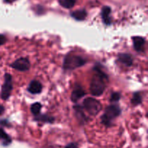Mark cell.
I'll use <instances>...</instances> for the list:
<instances>
[{"label": "cell", "mask_w": 148, "mask_h": 148, "mask_svg": "<svg viewBox=\"0 0 148 148\" xmlns=\"http://www.w3.org/2000/svg\"><path fill=\"white\" fill-rule=\"evenodd\" d=\"M82 107L86 110L88 114L92 116H95L101 111L102 105L98 100L92 97H87L83 100Z\"/></svg>", "instance_id": "obj_4"}, {"label": "cell", "mask_w": 148, "mask_h": 148, "mask_svg": "<svg viewBox=\"0 0 148 148\" xmlns=\"http://www.w3.org/2000/svg\"><path fill=\"white\" fill-rule=\"evenodd\" d=\"M121 110L118 104H113L106 108L103 114L101 116V123L107 127L113 125V120L121 115Z\"/></svg>", "instance_id": "obj_3"}, {"label": "cell", "mask_w": 148, "mask_h": 148, "mask_svg": "<svg viewBox=\"0 0 148 148\" xmlns=\"http://www.w3.org/2000/svg\"><path fill=\"white\" fill-rule=\"evenodd\" d=\"M4 112V107L3 105H1V104H0V115H1Z\"/></svg>", "instance_id": "obj_23"}, {"label": "cell", "mask_w": 148, "mask_h": 148, "mask_svg": "<svg viewBox=\"0 0 148 148\" xmlns=\"http://www.w3.org/2000/svg\"><path fill=\"white\" fill-rule=\"evenodd\" d=\"M42 104H40V102H37L33 103V104L30 107V110H31V113H33L34 115H36L39 114L40 112V110H41Z\"/></svg>", "instance_id": "obj_18"}, {"label": "cell", "mask_w": 148, "mask_h": 148, "mask_svg": "<svg viewBox=\"0 0 148 148\" xmlns=\"http://www.w3.org/2000/svg\"><path fill=\"white\" fill-rule=\"evenodd\" d=\"M7 123V120H1V121H0V125H1V126H6V125L9 126L8 123Z\"/></svg>", "instance_id": "obj_22"}, {"label": "cell", "mask_w": 148, "mask_h": 148, "mask_svg": "<svg viewBox=\"0 0 148 148\" xmlns=\"http://www.w3.org/2000/svg\"><path fill=\"white\" fill-rule=\"evenodd\" d=\"M142 102H143V97L141 95V93L139 91L134 92L131 99L132 104L133 106H137L141 104Z\"/></svg>", "instance_id": "obj_16"}, {"label": "cell", "mask_w": 148, "mask_h": 148, "mask_svg": "<svg viewBox=\"0 0 148 148\" xmlns=\"http://www.w3.org/2000/svg\"><path fill=\"white\" fill-rule=\"evenodd\" d=\"M71 17H73L76 20L78 21H82L86 19L88 13H87L86 10L82 9V10H77L75 11H73L71 12Z\"/></svg>", "instance_id": "obj_13"}, {"label": "cell", "mask_w": 148, "mask_h": 148, "mask_svg": "<svg viewBox=\"0 0 148 148\" xmlns=\"http://www.w3.org/2000/svg\"><path fill=\"white\" fill-rule=\"evenodd\" d=\"M64 148H78V145L75 142H71L64 147Z\"/></svg>", "instance_id": "obj_21"}, {"label": "cell", "mask_w": 148, "mask_h": 148, "mask_svg": "<svg viewBox=\"0 0 148 148\" xmlns=\"http://www.w3.org/2000/svg\"><path fill=\"white\" fill-rule=\"evenodd\" d=\"M10 66L16 71L25 72L30 68V62L27 57H20L14 61Z\"/></svg>", "instance_id": "obj_6"}, {"label": "cell", "mask_w": 148, "mask_h": 148, "mask_svg": "<svg viewBox=\"0 0 148 148\" xmlns=\"http://www.w3.org/2000/svg\"><path fill=\"white\" fill-rule=\"evenodd\" d=\"M42 89H43L42 84H40V82H39L38 81H36V80H33V81H30L27 89V91L32 94H40L42 91Z\"/></svg>", "instance_id": "obj_10"}, {"label": "cell", "mask_w": 148, "mask_h": 148, "mask_svg": "<svg viewBox=\"0 0 148 148\" xmlns=\"http://www.w3.org/2000/svg\"><path fill=\"white\" fill-rule=\"evenodd\" d=\"M13 89L12 77L10 73H7L4 75V81L1 86V97L3 100H7L11 95Z\"/></svg>", "instance_id": "obj_5"}, {"label": "cell", "mask_w": 148, "mask_h": 148, "mask_svg": "<svg viewBox=\"0 0 148 148\" xmlns=\"http://www.w3.org/2000/svg\"><path fill=\"white\" fill-rule=\"evenodd\" d=\"M111 9L108 6H105L103 7L101 10V17H102L103 22L106 26H110L112 23V19L111 17Z\"/></svg>", "instance_id": "obj_11"}, {"label": "cell", "mask_w": 148, "mask_h": 148, "mask_svg": "<svg viewBox=\"0 0 148 148\" xmlns=\"http://www.w3.org/2000/svg\"><path fill=\"white\" fill-rule=\"evenodd\" d=\"M6 42H7V38H6V36L4 34H1L0 33V46L4 45Z\"/></svg>", "instance_id": "obj_20"}, {"label": "cell", "mask_w": 148, "mask_h": 148, "mask_svg": "<svg viewBox=\"0 0 148 148\" xmlns=\"http://www.w3.org/2000/svg\"><path fill=\"white\" fill-rule=\"evenodd\" d=\"M94 74L90 84V91L94 97H99L103 94L106 89L108 76L102 70L100 64H96L93 68Z\"/></svg>", "instance_id": "obj_1"}, {"label": "cell", "mask_w": 148, "mask_h": 148, "mask_svg": "<svg viewBox=\"0 0 148 148\" xmlns=\"http://www.w3.org/2000/svg\"><path fill=\"white\" fill-rule=\"evenodd\" d=\"M0 140L2 141L4 146H8L12 143L11 137L2 129H0Z\"/></svg>", "instance_id": "obj_15"}, {"label": "cell", "mask_w": 148, "mask_h": 148, "mask_svg": "<svg viewBox=\"0 0 148 148\" xmlns=\"http://www.w3.org/2000/svg\"><path fill=\"white\" fill-rule=\"evenodd\" d=\"M118 61L127 67H131L133 65V57L128 53H120L117 57Z\"/></svg>", "instance_id": "obj_12"}, {"label": "cell", "mask_w": 148, "mask_h": 148, "mask_svg": "<svg viewBox=\"0 0 148 148\" xmlns=\"http://www.w3.org/2000/svg\"><path fill=\"white\" fill-rule=\"evenodd\" d=\"M35 120L37 121H41L43 123H53L54 122L55 118L53 116L49 115L47 114H38L35 115L34 118Z\"/></svg>", "instance_id": "obj_14"}, {"label": "cell", "mask_w": 148, "mask_h": 148, "mask_svg": "<svg viewBox=\"0 0 148 148\" xmlns=\"http://www.w3.org/2000/svg\"><path fill=\"white\" fill-rule=\"evenodd\" d=\"M85 94H86V92H85V89L80 85L76 84L72 90V94H71V100L74 103H77Z\"/></svg>", "instance_id": "obj_8"}, {"label": "cell", "mask_w": 148, "mask_h": 148, "mask_svg": "<svg viewBox=\"0 0 148 148\" xmlns=\"http://www.w3.org/2000/svg\"><path fill=\"white\" fill-rule=\"evenodd\" d=\"M86 62L85 58L70 52L65 56L62 68L64 71H73L85 65Z\"/></svg>", "instance_id": "obj_2"}, {"label": "cell", "mask_w": 148, "mask_h": 148, "mask_svg": "<svg viewBox=\"0 0 148 148\" xmlns=\"http://www.w3.org/2000/svg\"><path fill=\"white\" fill-rule=\"evenodd\" d=\"M73 109L75 110V116H76L77 119V120L80 124H85L89 120V118L85 115V110H84L82 105L76 104V105L74 106Z\"/></svg>", "instance_id": "obj_7"}, {"label": "cell", "mask_w": 148, "mask_h": 148, "mask_svg": "<svg viewBox=\"0 0 148 148\" xmlns=\"http://www.w3.org/2000/svg\"><path fill=\"white\" fill-rule=\"evenodd\" d=\"M121 99V94L119 92H113L111 95V98H110V101L111 102H117Z\"/></svg>", "instance_id": "obj_19"}, {"label": "cell", "mask_w": 148, "mask_h": 148, "mask_svg": "<svg viewBox=\"0 0 148 148\" xmlns=\"http://www.w3.org/2000/svg\"><path fill=\"white\" fill-rule=\"evenodd\" d=\"M59 3L64 8L71 9L75 6V0H59Z\"/></svg>", "instance_id": "obj_17"}, {"label": "cell", "mask_w": 148, "mask_h": 148, "mask_svg": "<svg viewBox=\"0 0 148 148\" xmlns=\"http://www.w3.org/2000/svg\"><path fill=\"white\" fill-rule=\"evenodd\" d=\"M15 1H17V0H4V2L8 3V4H11V3H13Z\"/></svg>", "instance_id": "obj_24"}, {"label": "cell", "mask_w": 148, "mask_h": 148, "mask_svg": "<svg viewBox=\"0 0 148 148\" xmlns=\"http://www.w3.org/2000/svg\"><path fill=\"white\" fill-rule=\"evenodd\" d=\"M133 46L134 50L140 52H143L145 45V39L142 36H133L132 37Z\"/></svg>", "instance_id": "obj_9"}]
</instances>
